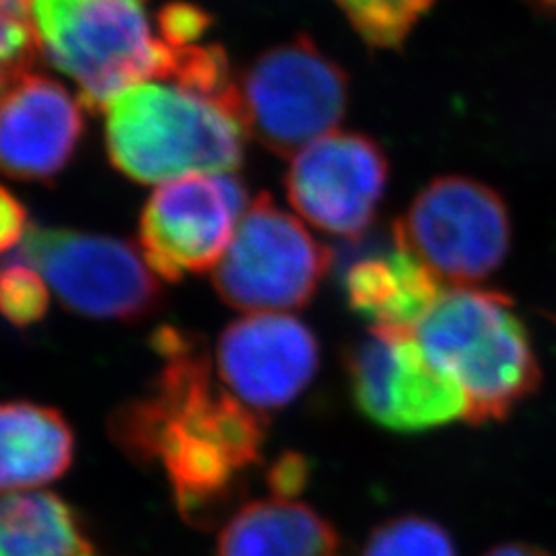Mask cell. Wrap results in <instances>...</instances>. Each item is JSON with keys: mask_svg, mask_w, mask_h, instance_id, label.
I'll list each match as a JSON object with an SVG mask.
<instances>
[{"mask_svg": "<svg viewBox=\"0 0 556 556\" xmlns=\"http://www.w3.org/2000/svg\"><path fill=\"white\" fill-rule=\"evenodd\" d=\"M238 112L181 85L140 83L105 108L112 165L140 184L231 174L245 153Z\"/></svg>", "mask_w": 556, "mask_h": 556, "instance_id": "obj_1", "label": "cell"}, {"mask_svg": "<svg viewBox=\"0 0 556 556\" xmlns=\"http://www.w3.org/2000/svg\"><path fill=\"white\" fill-rule=\"evenodd\" d=\"M468 400V420L503 418L540 381L532 340L514 301L491 289L454 287L413 330Z\"/></svg>", "mask_w": 556, "mask_h": 556, "instance_id": "obj_2", "label": "cell"}, {"mask_svg": "<svg viewBox=\"0 0 556 556\" xmlns=\"http://www.w3.org/2000/svg\"><path fill=\"white\" fill-rule=\"evenodd\" d=\"M151 0H34L40 50L77 83L79 101L105 110L149 79H172L176 54L155 38Z\"/></svg>", "mask_w": 556, "mask_h": 556, "instance_id": "obj_3", "label": "cell"}, {"mask_svg": "<svg viewBox=\"0 0 556 556\" xmlns=\"http://www.w3.org/2000/svg\"><path fill=\"white\" fill-rule=\"evenodd\" d=\"M248 135L280 157L338 130L349 105V77L307 36L266 50L236 79Z\"/></svg>", "mask_w": 556, "mask_h": 556, "instance_id": "obj_4", "label": "cell"}, {"mask_svg": "<svg viewBox=\"0 0 556 556\" xmlns=\"http://www.w3.org/2000/svg\"><path fill=\"white\" fill-rule=\"evenodd\" d=\"M328 266L330 250L273 197L260 194L248 204L213 280L236 309L285 314L314 299Z\"/></svg>", "mask_w": 556, "mask_h": 556, "instance_id": "obj_5", "label": "cell"}, {"mask_svg": "<svg viewBox=\"0 0 556 556\" xmlns=\"http://www.w3.org/2000/svg\"><path fill=\"white\" fill-rule=\"evenodd\" d=\"M392 231L397 243L456 287L486 280L511 245L505 200L486 184L462 176L427 184Z\"/></svg>", "mask_w": 556, "mask_h": 556, "instance_id": "obj_6", "label": "cell"}, {"mask_svg": "<svg viewBox=\"0 0 556 556\" xmlns=\"http://www.w3.org/2000/svg\"><path fill=\"white\" fill-rule=\"evenodd\" d=\"M21 254L68 309L89 318H147L163 295L149 264L122 239L34 227Z\"/></svg>", "mask_w": 556, "mask_h": 556, "instance_id": "obj_7", "label": "cell"}, {"mask_svg": "<svg viewBox=\"0 0 556 556\" xmlns=\"http://www.w3.org/2000/svg\"><path fill=\"white\" fill-rule=\"evenodd\" d=\"M346 363L358 408L386 429L418 433L468 420L464 392L410 330L371 328Z\"/></svg>", "mask_w": 556, "mask_h": 556, "instance_id": "obj_8", "label": "cell"}, {"mask_svg": "<svg viewBox=\"0 0 556 556\" xmlns=\"http://www.w3.org/2000/svg\"><path fill=\"white\" fill-rule=\"evenodd\" d=\"M245 208L248 190L231 174L165 181L140 215L142 258L172 282L206 273L225 256Z\"/></svg>", "mask_w": 556, "mask_h": 556, "instance_id": "obj_9", "label": "cell"}, {"mask_svg": "<svg viewBox=\"0 0 556 556\" xmlns=\"http://www.w3.org/2000/svg\"><path fill=\"white\" fill-rule=\"evenodd\" d=\"M388 178V157L376 140L334 130L293 155L285 188L298 215L316 229L358 238L376 220Z\"/></svg>", "mask_w": 556, "mask_h": 556, "instance_id": "obj_10", "label": "cell"}, {"mask_svg": "<svg viewBox=\"0 0 556 556\" xmlns=\"http://www.w3.org/2000/svg\"><path fill=\"white\" fill-rule=\"evenodd\" d=\"M318 367V338L289 314L236 319L217 344L220 381L260 415L289 406L316 378Z\"/></svg>", "mask_w": 556, "mask_h": 556, "instance_id": "obj_11", "label": "cell"}, {"mask_svg": "<svg viewBox=\"0 0 556 556\" xmlns=\"http://www.w3.org/2000/svg\"><path fill=\"white\" fill-rule=\"evenodd\" d=\"M83 103L31 66L11 71L0 87V172L46 181L59 176L83 137Z\"/></svg>", "mask_w": 556, "mask_h": 556, "instance_id": "obj_12", "label": "cell"}, {"mask_svg": "<svg viewBox=\"0 0 556 556\" xmlns=\"http://www.w3.org/2000/svg\"><path fill=\"white\" fill-rule=\"evenodd\" d=\"M351 309L371 321V328L415 330L441 298V278L397 243L388 254L355 262L346 277Z\"/></svg>", "mask_w": 556, "mask_h": 556, "instance_id": "obj_13", "label": "cell"}, {"mask_svg": "<svg viewBox=\"0 0 556 556\" xmlns=\"http://www.w3.org/2000/svg\"><path fill=\"white\" fill-rule=\"evenodd\" d=\"M75 457V435L56 408L0 402V493H29L64 477Z\"/></svg>", "mask_w": 556, "mask_h": 556, "instance_id": "obj_14", "label": "cell"}, {"mask_svg": "<svg viewBox=\"0 0 556 556\" xmlns=\"http://www.w3.org/2000/svg\"><path fill=\"white\" fill-rule=\"evenodd\" d=\"M334 528L295 498L243 505L220 530L217 556H337Z\"/></svg>", "mask_w": 556, "mask_h": 556, "instance_id": "obj_15", "label": "cell"}, {"mask_svg": "<svg viewBox=\"0 0 556 556\" xmlns=\"http://www.w3.org/2000/svg\"><path fill=\"white\" fill-rule=\"evenodd\" d=\"M0 556H98L77 511L54 493L0 497Z\"/></svg>", "mask_w": 556, "mask_h": 556, "instance_id": "obj_16", "label": "cell"}, {"mask_svg": "<svg viewBox=\"0 0 556 556\" xmlns=\"http://www.w3.org/2000/svg\"><path fill=\"white\" fill-rule=\"evenodd\" d=\"M361 556H457V551L447 530L435 521L404 516L379 526Z\"/></svg>", "mask_w": 556, "mask_h": 556, "instance_id": "obj_17", "label": "cell"}, {"mask_svg": "<svg viewBox=\"0 0 556 556\" xmlns=\"http://www.w3.org/2000/svg\"><path fill=\"white\" fill-rule=\"evenodd\" d=\"M361 38L374 48H397L425 13L415 0H337Z\"/></svg>", "mask_w": 556, "mask_h": 556, "instance_id": "obj_18", "label": "cell"}, {"mask_svg": "<svg viewBox=\"0 0 556 556\" xmlns=\"http://www.w3.org/2000/svg\"><path fill=\"white\" fill-rule=\"evenodd\" d=\"M50 293L38 270L25 260L0 266V316L11 326L29 328L48 314Z\"/></svg>", "mask_w": 556, "mask_h": 556, "instance_id": "obj_19", "label": "cell"}, {"mask_svg": "<svg viewBox=\"0 0 556 556\" xmlns=\"http://www.w3.org/2000/svg\"><path fill=\"white\" fill-rule=\"evenodd\" d=\"M38 50L34 0H0V66L4 71L34 66Z\"/></svg>", "mask_w": 556, "mask_h": 556, "instance_id": "obj_20", "label": "cell"}, {"mask_svg": "<svg viewBox=\"0 0 556 556\" xmlns=\"http://www.w3.org/2000/svg\"><path fill=\"white\" fill-rule=\"evenodd\" d=\"M161 40L172 50L188 48L199 43L200 38L211 27V15L190 2L165 4L157 15Z\"/></svg>", "mask_w": 556, "mask_h": 556, "instance_id": "obj_21", "label": "cell"}, {"mask_svg": "<svg viewBox=\"0 0 556 556\" xmlns=\"http://www.w3.org/2000/svg\"><path fill=\"white\" fill-rule=\"evenodd\" d=\"M309 477L307 464L301 456H282L268 472V484L275 497L293 498L305 486Z\"/></svg>", "mask_w": 556, "mask_h": 556, "instance_id": "obj_22", "label": "cell"}, {"mask_svg": "<svg viewBox=\"0 0 556 556\" xmlns=\"http://www.w3.org/2000/svg\"><path fill=\"white\" fill-rule=\"evenodd\" d=\"M27 231V213L20 200L0 186V254L13 250Z\"/></svg>", "mask_w": 556, "mask_h": 556, "instance_id": "obj_23", "label": "cell"}, {"mask_svg": "<svg viewBox=\"0 0 556 556\" xmlns=\"http://www.w3.org/2000/svg\"><path fill=\"white\" fill-rule=\"evenodd\" d=\"M484 556H551L544 551H540L536 546H528V544H501L497 548H493L491 553Z\"/></svg>", "mask_w": 556, "mask_h": 556, "instance_id": "obj_24", "label": "cell"}, {"mask_svg": "<svg viewBox=\"0 0 556 556\" xmlns=\"http://www.w3.org/2000/svg\"><path fill=\"white\" fill-rule=\"evenodd\" d=\"M528 2L540 13H551V15L556 13V0H528Z\"/></svg>", "mask_w": 556, "mask_h": 556, "instance_id": "obj_25", "label": "cell"}, {"mask_svg": "<svg viewBox=\"0 0 556 556\" xmlns=\"http://www.w3.org/2000/svg\"><path fill=\"white\" fill-rule=\"evenodd\" d=\"M415 2H417L422 11H429V7H431L435 0H415Z\"/></svg>", "mask_w": 556, "mask_h": 556, "instance_id": "obj_26", "label": "cell"}]
</instances>
